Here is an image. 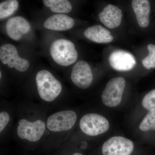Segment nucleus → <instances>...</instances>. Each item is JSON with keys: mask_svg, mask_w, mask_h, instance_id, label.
I'll list each match as a JSON object with an SVG mask.
<instances>
[{"mask_svg": "<svg viewBox=\"0 0 155 155\" xmlns=\"http://www.w3.org/2000/svg\"><path fill=\"white\" fill-rule=\"evenodd\" d=\"M101 22L109 28H117L121 24L122 18V11L114 5L105 7L99 15Z\"/></svg>", "mask_w": 155, "mask_h": 155, "instance_id": "nucleus-12", "label": "nucleus"}, {"mask_svg": "<svg viewBox=\"0 0 155 155\" xmlns=\"http://www.w3.org/2000/svg\"><path fill=\"white\" fill-rule=\"evenodd\" d=\"M75 21L66 14H55L45 21L44 26L49 30L64 31L71 29L75 25Z\"/></svg>", "mask_w": 155, "mask_h": 155, "instance_id": "nucleus-13", "label": "nucleus"}, {"mask_svg": "<svg viewBox=\"0 0 155 155\" xmlns=\"http://www.w3.org/2000/svg\"><path fill=\"white\" fill-rule=\"evenodd\" d=\"M0 60L9 68L20 72H25L30 66L27 60L19 57L17 48L10 44L3 45L0 48Z\"/></svg>", "mask_w": 155, "mask_h": 155, "instance_id": "nucleus-7", "label": "nucleus"}, {"mask_svg": "<svg viewBox=\"0 0 155 155\" xmlns=\"http://www.w3.org/2000/svg\"><path fill=\"white\" fill-rule=\"evenodd\" d=\"M46 127V123L41 119L30 121L22 119L18 122L17 135L23 142L35 147L41 141Z\"/></svg>", "mask_w": 155, "mask_h": 155, "instance_id": "nucleus-2", "label": "nucleus"}, {"mask_svg": "<svg viewBox=\"0 0 155 155\" xmlns=\"http://www.w3.org/2000/svg\"><path fill=\"white\" fill-rule=\"evenodd\" d=\"M35 81L39 96L45 102L54 101L62 92L63 87L61 82L48 70L39 71Z\"/></svg>", "mask_w": 155, "mask_h": 155, "instance_id": "nucleus-1", "label": "nucleus"}, {"mask_svg": "<svg viewBox=\"0 0 155 155\" xmlns=\"http://www.w3.org/2000/svg\"><path fill=\"white\" fill-rule=\"evenodd\" d=\"M50 53L54 62L63 67L74 64L78 57L75 45L66 39H58L53 41L50 46Z\"/></svg>", "mask_w": 155, "mask_h": 155, "instance_id": "nucleus-3", "label": "nucleus"}, {"mask_svg": "<svg viewBox=\"0 0 155 155\" xmlns=\"http://www.w3.org/2000/svg\"><path fill=\"white\" fill-rule=\"evenodd\" d=\"M83 155L81 153L78 152H74L71 153L69 150H68V147L64 148L62 149L61 151L59 152L58 155Z\"/></svg>", "mask_w": 155, "mask_h": 155, "instance_id": "nucleus-22", "label": "nucleus"}, {"mask_svg": "<svg viewBox=\"0 0 155 155\" xmlns=\"http://www.w3.org/2000/svg\"><path fill=\"white\" fill-rule=\"evenodd\" d=\"M126 82L124 78H115L108 81L102 94L101 99L104 104L114 107L119 105L122 101Z\"/></svg>", "mask_w": 155, "mask_h": 155, "instance_id": "nucleus-6", "label": "nucleus"}, {"mask_svg": "<svg viewBox=\"0 0 155 155\" xmlns=\"http://www.w3.org/2000/svg\"><path fill=\"white\" fill-rule=\"evenodd\" d=\"M149 54L142 61V64L147 69L155 68V45L149 44L147 46Z\"/></svg>", "mask_w": 155, "mask_h": 155, "instance_id": "nucleus-19", "label": "nucleus"}, {"mask_svg": "<svg viewBox=\"0 0 155 155\" xmlns=\"http://www.w3.org/2000/svg\"><path fill=\"white\" fill-rule=\"evenodd\" d=\"M31 26L24 17L18 16L11 18L6 24L8 36L14 41H19L30 32Z\"/></svg>", "mask_w": 155, "mask_h": 155, "instance_id": "nucleus-11", "label": "nucleus"}, {"mask_svg": "<svg viewBox=\"0 0 155 155\" xmlns=\"http://www.w3.org/2000/svg\"><path fill=\"white\" fill-rule=\"evenodd\" d=\"M84 35L87 38L97 43H108L114 40L110 32L100 25L88 27L84 31Z\"/></svg>", "mask_w": 155, "mask_h": 155, "instance_id": "nucleus-15", "label": "nucleus"}, {"mask_svg": "<svg viewBox=\"0 0 155 155\" xmlns=\"http://www.w3.org/2000/svg\"><path fill=\"white\" fill-rule=\"evenodd\" d=\"M142 104L144 109L148 110L155 109V89L145 96Z\"/></svg>", "mask_w": 155, "mask_h": 155, "instance_id": "nucleus-20", "label": "nucleus"}, {"mask_svg": "<svg viewBox=\"0 0 155 155\" xmlns=\"http://www.w3.org/2000/svg\"><path fill=\"white\" fill-rule=\"evenodd\" d=\"M134 144L128 139L120 136L113 137L103 144V155H130L133 152Z\"/></svg>", "mask_w": 155, "mask_h": 155, "instance_id": "nucleus-8", "label": "nucleus"}, {"mask_svg": "<svg viewBox=\"0 0 155 155\" xmlns=\"http://www.w3.org/2000/svg\"><path fill=\"white\" fill-rule=\"evenodd\" d=\"M17 0H7L0 4V19H5L14 14L19 7Z\"/></svg>", "mask_w": 155, "mask_h": 155, "instance_id": "nucleus-17", "label": "nucleus"}, {"mask_svg": "<svg viewBox=\"0 0 155 155\" xmlns=\"http://www.w3.org/2000/svg\"><path fill=\"white\" fill-rule=\"evenodd\" d=\"M79 126L84 134L90 136H96L107 131L110 124L107 119L101 115L89 114L81 118Z\"/></svg>", "mask_w": 155, "mask_h": 155, "instance_id": "nucleus-5", "label": "nucleus"}, {"mask_svg": "<svg viewBox=\"0 0 155 155\" xmlns=\"http://www.w3.org/2000/svg\"><path fill=\"white\" fill-rule=\"evenodd\" d=\"M43 2L54 13L67 14L72 10V5L68 0H43Z\"/></svg>", "mask_w": 155, "mask_h": 155, "instance_id": "nucleus-16", "label": "nucleus"}, {"mask_svg": "<svg viewBox=\"0 0 155 155\" xmlns=\"http://www.w3.org/2000/svg\"><path fill=\"white\" fill-rule=\"evenodd\" d=\"M11 120L10 115L6 111H1L0 113V132L1 134L8 125Z\"/></svg>", "mask_w": 155, "mask_h": 155, "instance_id": "nucleus-21", "label": "nucleus"}, {"mask_svg": "<svg viewBox=\"0 0 155 155\" xmlns=\"http://www.w3.org/2000/svg\"><path fill=\"white\" fill-rule=\"evenodd\" d=\"M71 79L75 85L85 89L92 83L93 75L90 66L86 61H78L73 66L71 73Z\"/></svg>", "mask_w": 155, "mask_h": 155, "instance_id": "nucleus-9", "label": "nucleus"}, {"mask_svg": "<svg viewBox=\"0 0 155 155\" xmlns=\"http://www.w3.org/2000/svg\"><path fill=\"white\" fill-rule=\"evenodd\" d=\"M109 62L113 69L118 71H130L136 64V61L133 55L122 50L112 52L109 57Z\"/></svg>", "mask_w": 155, "mask_h": 155, "instance_id": "nucleus-10", "label": "nucleus"}, {"mask_svg": "<svg viewBox=\"0 0 155 155\" xmlns=\"http://www.w3.org/2000/svg\"><path fill=\"white\" fill-rule=\"evenodd\" d=\"M77 114L74 111L66 110L52 114L48 118L47 127L54 133H60L72 129L77 121Z\"/></svg>", "mask_w": 155, "mask_h": 155, "instance_id": "nucleus-4", "label": "nucleus"}, {"mask_svg": "<svg viewBox=\"0 0 155 155\" xmlns=\"http://www.w3.org/2000/svg\"><path fill=\"white\" fill-rule=\"evenodd\" d=\"M132 7L138 25L146 28L149 25L150 5L148 0H132Z\"/></svg>", "mask_w": 155, "mask_h": 155, "instance_id": "nucleus-14", "label": "nucleus"}, {"mask_svg": "<svg viewBox=\"0 0 155 155\" xmlns=\"http://www.w3.org/2000/svg\"><path fill=\"white\" fill-rule=\"evenodd\" d=\"M139 128L143 131L155 130V109L149 111L140 123Z\"/></svg>", "mask_w": 155, "mask_h": 155, "instance_id": "nucleus-18", "label": "nucleus"}]
</instances>
